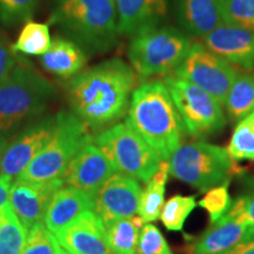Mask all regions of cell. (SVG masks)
Listing matches in <instances>:
<instances>
[{
	"instance_id": "obj_1",
	"label": "cell",
	"mask_w": 254,
	"mask_h": 254,
	"mask_svg": "<svg viewBox=\"0 0 254 254\" xmlns=\"http://www.w3.org/2000/svg\"><path fill=\"white\" fill-rule=\"evenodd\" d=\"M135 86L134 69L110 59L74 75L66 91L75 116L91 128H101L122 118Z\"/></svg>"
},
{
	"instance_id": "obj_2",
	"label": "cell",
	"mask_w": 254,
	"mask_h": 254,
	"mask_svg": "<svg viewBox=\"0 0 254 254\" xmlns=\"http://www.w3.org/2000/svg\"><path fill=\"white\" fill-rule=\"evenodd\" d=\"M126 124L161 160H168L182 145V120L163 80H151L135 87Z\"/></svg>"
},
{
	"instance_id": "obj_3",
	"label": "cell",
	"mask_w": 254,
	"mask_h": 254,
	"mask_svg": "<svg viewBox=\"0 0 254 254\" xmlns=\"http://www.w3.org/2000/svg\"><path fill=\"white\" fill-rule=\"evenodd\" d=\"M50 23L88 52H105L116 44V0H56Z\"/></svg>"
},
{
	"instance_id": "obj_4",
	"label": "cell",
	"mask_w": 254,
	"mask_h": 254,
	"mask_svg": "<svg viewBox=\"0 0 254 254\" xmlns=\"http://www.w3.org/2000/svg\"><path fill=\"white\" fill-rule=\"evenodd\" d=\"M55 95V88L33 66L19 62L0 84V133L7 136L37 118Z\"/></svg>"
},
{
	"instance_id": "obj_5",
	"label": "cell",
	"mask_w": 254,
	"mask_h": 254,
	"mask_svg": "<svg viewBox=\"0 0 254 254\" xmlns=\"http://www.w3.org/2000/svg\"><path fill=\"white\" fill-rule=\"evenodd\" d=\"M88 126L71 112L58 113L52 138L17 179L47 183L63 179L68 164L79 151L93 141Z\"/></svg>"
},
{
	"instance_id": "obj_6",
	"label": "cell",
	"mask_w": 254,
	"mask_h": 254,
	"mask_svg": "<svg viewBox=\"0 0 254 254\" xmlns=\"http://www.w3.org/2000/svg\"><path fill=\"white\" fill-rule=\"evenodd\" d=\"M192 46L182 32L171 27L152 26L133 34L128 59L142 78L174 73Z\"/></svg>"
},
{
	"instance_id": "obj_7",
	"label": "cell",
	"mask_w": 254,
	"mask_h": 254,
	"mask_svg": "<svg viewBox=\"0 0 254 254\" xmlns=\"http://www.w3.org/2000/svg\"><path fill=\"white\" fill-rule=\"evenodd\" d=\"M167 161L171 176L199 190L228 182L232 172V159L226 148L204 141L182 144Z\"/></svg>"
},
{
	"instance_id": "obj_8",
	"label": "cell",
	"mask_w": 254,
	"mask_h": 254,
	"mask_svg": "<svg viewBox=\"0 0 254 254\" xmlns=\"http://www.w3.org/2000/svg\"><path fill=\"white\" fill-rule=\"evenodd\" d=\"M117 172L147 183L163 160L127 124H117L93 139Z\"/></svg>"
},
{
	"instance_id": "obj_9",
	"label": "cell",
	"mask_w": 254,
	"mask_h": 254,
	"mask_svg": "<svg viewBox=\"0 0 254 254\" xmlns=\"http://www.w3.org/2000/svg\"><path fill=\"white\" fill-rule=\"evenodd\" d=\"M172 98L184 131L194 138H205L221 131L226 125L222 105L190 81L168 75L164 79Z\"/></svg>"
},
{
	"instance_id": "obj_10",
	"label": "cell",
	"mask_w": 254,
	"mask_h": 254,
	"mask_svg": "<svg viewBox=\"0 0 254 254\" xmlns=\"http://www.w3.org/2000/svg\"><path fill=\"white\" fill-rule=\"evenodd\" d=\"M173 75L207 92L224 106L238 73L232 64L215 55L204 44L192 43L186 58Z\"/></svg>"
},
{
	"instance_id": "obj_11",
	"label": "cell",
	"mask_w": 254,
	"mask_h": 254,
	"mask_svg": "<svg viewBox=\"0 0 254 254\" xmlns=\"http://www.w3.org/2000/svg\"><path fill=\"white\" fill-rule=\"evenodd\" d=\"M56 116L31 124L6 145L0 157V176L18 178L52 138Z\"/></svg>"
},
{
	"instance_id": "obj_12",
	"label": "cell",
	"mask_w": 254,
	"mask_h": 254,
	"mask_svg": "<svg viewBox=\"0 0 254 254\" xmlns=\"http://www.w3.org/2000/svg\"><path fill=\"white\" fill-rule=\"evenodd\" d=\"M141 189L138 180L116 172L104 184L94 198V212L104 226L138 214Z\"/></svg>"
},
{
	"instance_id": "obj_13",
	"label": "cell",
	"mask_w": 254,
	"mask_h": 254,
	"mask_svg": "<svg viewBox=\"0 0 254 254\" xmlns=\"http://www.w3.org/2000/svg\"><path fill=\"white\" fill-rule=\"evenodd\" d=\"M116 172L107 155L92 141L74 155L64 173L63 180L64 184L75 187L94 199L104 184Z\"/></svg>"
},
{
	"instance_id": "obj_14",
	"label": "cell",
	"mask_w": 254,
	"mask_h": 254,
	"mask_svg": "<svg viewBox=\"0 0 254 254\" xmlns=\"http://www.w3.org/2000/svg\"><path fill=\"white\" fill-rule=\"evenodd\" d=\"M63 185V179L47 183L17 179L12 184L9 205L27 232L37 224L44 222L51 200Z\"/></svg>"
},
{
	"instance_id": "obj_15",
	"label": "cell",
	"mask_w": 254,
	"mask_h": 254,
	"mask_svg": "<svg viewBox=\"0 0 254 254\" xmlns=\"http://www.w3.org/2000/svg\"><path fill=\"white\" fill-rule=\"evenodd\" d=\"M202 44L230 64L254 69V30L222 24L202 37Z\"/></svg>"
},
{
	"instance_id": "obj_16",
	"label": "cell",
	"mask_w": 254,
	"mask_h": 254,
	"mask_svg": "<svg viewBox=\"0 0 254 254\" xmlns=\"http://www.w3.org/2000/svg\"><path fill=\"white\" fill-rule=\"evenodd\" d=\"M56 237L68 254H112L105 240V226L94 211H87Z\"/></svg>"
},
{
	"instance_id": "obj_17",
	"label": "cell",
	"mask_w": 254,
	"mask_h": 254,
	"mask_svg": "<svg viewBox=\"0 0 254 254\" xmlns=\"http://www.w3.org/2000/svg\"><path fill=\"white\" fill-rule=\"evenodd\" d=\"M252 238H254V226L241 224L225 215L196 239L192 247L193 254H225Z\"/></svg>"
},
{
	"instance_id": "obj_18",
	"label": "cell",
	"mask_w": 254,
	"mask_h": 254,
	"mask_svg": "<svg viewBox=\"0 0 254 254\" xmlns=\"http://www.w3.org/2000/svg\"><path fill=\"white\" fill-rule=\"evenodd\" d=\"M87 211H94V199L75 187L62 186L47 207L44 224L56 234Z\"/></svg>"
},
{
	"instance_id": "obj_19",
	"label": "cell",
	"mask_w": 254,
	"mask_h": 254,
	"mask_svg": "<svg viewBox=\"0 0 254 254\" xmlns=\"http://www.w3.org/2000/svg\"><path fill=\"white\" fill-rule=\"evenodd\" d=\"M119 34H135L157 26L166 13V0H116Z\"/></svg>"
},
{
	"instance_id": "obj_20",
	"label": "cell",
	"mask_w": 254,
	"mask_h": 254,
	"mask_svg": "<svg viewBox=\"0 0 254 254\" xmlns=\"http://www.w3.org/2000/svg\"><path fill=\"white\" fill-rule=\"evenodd\" d=\"M178 13L183 26L196 37H205L225 24L221 0H178Z\"/></svg>"
},
{
	"instance_id": "obj_21",
	"label": "cell",
	"mask_w": 254,
	"mask_h": 254,
	"mask_svg": "<svg viewBox=\"0 0 254 254\" xmlns=\"http://www.w3.org/2000/svg\"><path fill=\"white\" fill-rule=\"evenodd\" d=\"M87 57L84 50L69 39L57 38L50 50L41 58V64L47 71L60 78H73L86 65Z\"/></svg>"
},
{
	"instance_id": "obj_22",
	"label": "cell",
	"mask_w": 254,
	"mask_h": 254,
	"mask_svg": "<svg viewBox=\"0 0 254 254\" xmlns=\"http://www.w3.org/2000/svg\"><path fill=\"white\" fill-rule=\"evenodd\" d=\"M168 174H170L168 161L163 160L154 176L147 182L144 190H141L138 215L144 222L150 224L160 217L164 206L165 186H166Z\"/></svg>"
},
{
	"instance_id": "obj_23",
	"label": "cell",
	"mask_w": 254,
	"mask_h": 254,
	"mask_svg": "<svg viewBox=\"0 0 254 254\" xmlns=\"http://www.w3.org/2000/svg\"><path fill=\"white\" fill-rule=\"evenodd\" d=\"M142 224L138 215L105 225V240L112 254H138L139 228Z\"/></svg>"
},
{
	"instance_id": "obj_24",
	"label": "cell",
	"mask_w": 254,
	"mask_h": 254,
	"mask_svg": "<svg viewBox=\"0 0 254 254\" xmlns=\"http://www.w3.org/2000/svg\"><path fill=\"white\" fill-rule=\"evenodd\" d=\"M224 106L228 117L239 122L254 111V73L237 75L228 92Z\"/></svg>"
},
{
	"instance_id": "obj_25",
	"label": "cell",
	"mask_w": 254,
	"mask_h": 254,
	"mask_svg": "<svg viewBox=\"0 0 254 254\" xmlns=\"http://www.w3.org/2000/svg\"><path fill=\"white\" fill-rule=\"evenodd\" d=\"M51 40L49 25L28 21L19 33L18 39L11 46L14 53L27 56H44L50 50Z\"/></svg>"
},
{
	"instance_id": "obj_26",
	"label": "cell",
	"mask_w": 254,
	"mask_h": 254,
	"mask_svg": "<svg viewBox=\"0 0 254 254\" xmlns=\"http://www.w3.org/2000/svg\"><path fill=\"white\" fill-rule=\"evenodd\" d=\"M26 238L27 230L7 205L0 211V254H20Z\"/></svg>"
},
{
	"instance_id": "obj_27",
	"label": "cell",
	"mask_w": 254,
	"mask_h": 254,
	"mask_svg": "<svg viewBox=\"0 0 254 254\" xmlns=\"http://www.w3.org/2000/svg\"><path fill=\"white\" fill-rule=\"evenodd\" d=\"M226 150L232 160L254 161V111L238 122Z\"/></svg>"
},
{
	"instance_id": "obj_28",
	"label": "cell",
	"mask_w": 254,
	"mask_h": 254,
	"mask_svg": "<svg viewBox=\"0 0 254 254\" xmlns=\"http://www.w3.org/2000/svg\"><path fill=\"white\" fill-rule=\"evenodd\" d=\"M20 254H68L60 245L56 234H53L44 222L37 224L27 232Z\"/></svg>"
},
{
	"instance_id": "obj_29",
	"label": "cell",
	"mask_w": 254,
	"mask_h": 254,
	"mask_svg": "<svg viewBox=\"0 0 254 254\" xmlns=\"http://www.w3.org/2000/svg\"><path fill=\"white\" fill-rule=\"evenodd\" d=\"M195 196L173 195L165 202L160 219L164 226L170 231H182L186 219L195 208Z\"/></svg>"
},
{
	"instance_id": "obj_30",
	"label": "cell",
	"mask_w": 254,
	"mask_h": 254,
	"mask_svg": "<svg viewBox=\"0 0 254 254\" xmlns=\"http://www.w3.org/2000/svg\"><path fill=\"white\" fill-rule=\"evenodd\" d=\"M225 24L254 30V0H221Z\"/></svg>"
},
{
	"instance_id": "obj_31",
	"label": "cell",
	"mask_w": 254,
	"mask_h": 254,
	"mask_svg": "<svg viewBox=\"0 0 254 254\" xmlns=\"http://www.w3.org/2000/svg\"><path fill=\"white\" fill-rule=\"evenodd\" d=\"M199 205L208 212L211 224L224 218L232 205L228 194V182L208 190L206 195L199 201Z\"/></svg>"
},
{
	"instance_id": "obj_32",
	"label": "cell",
	"mask_w": 254,
	"mask_h": 254,
	"mask_svg": "<svg viewBox=\"0 0 254 254\" xmlns=\"http://www.w3.org/2000/svg\"><path fill=\"white\" fill-rule=\"evenodd\" d=\"M39 0H0V21L13 25L32 17Z\"/></svg>"
},
{
	"instance_id": "obj_33",
	"label": "cell",
	"mask_w": 254,
	"mask_h": 254,
	"mask_svg": "<svg viewBox=\"0 0 254 254\" xmlns=\"http://www.w3.org/2000/svg\"><path fill=\"white\" fill-rule=\"evenodd\" d=\"M138 254H172V252L157 226L146 224L139 234Z\"/></svg>"
},
{
	"instance_id": "obj_34",
	"label": "cell",
	"mask_w": 254,
	"mask_h": 254,
	"mask_svg": "<svg viewBox=\"0 0 254 254\" xmlns=\"http://www.w3.org/2000/svg\"><path fill=\"white\" fill-rule=\"evenodd\" d=\"M226 215L241 224L254 226V194L237 199Z\"/></svg>"
},
{
	"instance_id": "obj_35",
	"label": "cell",
	"mask_w": 254,
	"mask_h": 254,
	"mask_svg": "<svg viewBox=\"0 0 254 254\" xmlns=\"http://www.w3.org/2000/svg\"><path fill=\"white\" fill-rule=\"evenodd\" d=\"M17 63L18 59L15 53L0 38V84L8 77Z\"/></svg>"
},
{
	"instance_id": "obj_36",
	"label": "cell",
	"mask_w": 254,
	"mask_h": 254,
	"mask_svg": "<svg viewBox=\"0 0 254 254\" xmlns=\"http://www.w3.org/2000/svg\"><path fill=\"white\" fill-rule=\"evenodd\" d=\"M11 182L7 177L0 176V211L9 205V190H11Z\"/></svg>"
},
{
	"instance_id": "obj_37",
	"label": "cell",
	"mask_w": 254,
	"mask_h": 254,
	"mask_svg": "<svg viewBox=\"0 0 254 254\" xmlns=\"http://www.w3.org/2000/svg\"><path fill=\"white\" fill-rule=\"evenodd\" d=\"M225 254H254V238L239 244Z\"/></svg>"
},
{
	"instance_id": "obj_38",
	"label": "cell",
	"mask_w": 254,
	"mask_h": 254,
	"mask_svg": "<svg viewBox=\"0 0 254 254\" xmlns=\"http://www.w3.org/2000/svg\"><path fill=\"white\" fill-rule=\"evenodd\" d=\"M6 145H7L6 136L0 133V157H1V153H2V151H4V148L6 147Z\"/></svg>"
}]
</instances>
